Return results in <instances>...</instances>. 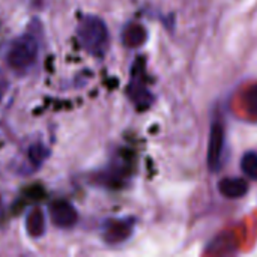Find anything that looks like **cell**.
Returning <instances> with one entry per match:
<instances>
[{
    "label": "cell",
    "instance_id": "cell-3",
    "mask_svg": "<svg viewBox=\"0 0 257 257\" xmlns=\"http://www.w3.org/2000/svg\"><path fill=\"white\" fill-rule=\"evenodd\" d=\"M224 145H226V134H224V125L220 120H214L209 133V142H208V169L211 172H218L223 166V154H224Z\"/></svg>",
    "mask_w": 257,
    "mask_h": 257
},
{
    "label": "cell",
    "instance_id": "cell-1",
    "mask_svg": "<svg viewBox=\"0 0 257 257\" xmlns=\"http://www.w3.org/2000/svg\"><path fill=\"white\" fill-rule=\"evenodd\" d=\"M78 41L86 53L93 57H102L108 48V29L102 18L96 15H84L78 23Z\"/></svg>",
    "mask_w": 257,
    "mask_h": 257
},
{
    "label": "cell",
    "instance_id": "cell-10",
    "mask_svg": "<svg viewBox=\"0 0 257 257\" xmlns=\"http://www.w3.org/2000/svg\"><path fill=\"white\" fill-rule=\"evenodd\" d=\"M27 158H29L32 169H38L44 163V160L47 158V148L41 143L30 146L27 151Z\"/></svg>",
    "mask_w": 257,
    "mask_h": 257
},
{
    "label": "cell",
    "instance_id": "cell-7",
    "mask_svg": "<svg viewBox=\"0 0 257 257\" xmlns=\"http://www.w3.org/2000/svg\"><path fill=\"white\" fill-rule=\"evenodd\" d=\"M26 232L32 238H41L45 232V217L41 208H33L26 215Z\"/></svg>",
    "mask_w": 257,
    "mask_h": 257
},
{
    "label": "cell",
    "instance_id": "cell-4",
    "mask_svg": "<svg viewBox=\"0 0 257 257\" xmlns=\"http://www.w3.org/2000/svg\"><path fill=\"white\" fill-rule=\"evenodd\" d=\"M134 229L133 218L107 220L102 226V238L107 244H120L126 241Z\"/></svg>",
    "mask_w": 257,
    "mask_h": 257
},
{
    "label": "cell",
    "instance_id": "cell-9",
    "mask_svg": "<svg viewBox=\"0 0 257 257\" xmlns=\"http://www.w3.org/2000/svg\"><path fill=\"white\" fill-rule=\"evenodd\" d=\"M241 170L247 178L257 181V152H247L242 157Z\"/></svg>",
    "mask_w": 257,
    "mask_h": 257
},
{
    "label": "cell",
    "instance_id": "cell-2",
    "mask_svg": "<svg viewBox=\"0 0 257 257\" xmlns=\"http://www.w3.org/2000/svg\"><path fill=\"white\" fill-rule=\"evenodd\" d=\"M39 44L36 36L30 33H24L12 41L6 53V62L11 69L15 72H27L33 68L38 60Z\"/></svg>",
    "mask_w": 257,
    "mask_h": 257
},
{
    "label": "cell",
    "instance_id": "cell-13",
    "mask_svg": "<svg viewBox=\"0 0 257 257\" xmlns=\"http://www.w3.org/2000/svg\"><path fill=\"white\" fill-rule=\"evenodd\" d=\"M2 215H3V202L0 199V220H2Z\"/></svg>",
    "mask_w": 257,
    "mask_h": 257
},
{
    "label": "cell",
    "instance_id": "cell-11",
    "mask_svg": "<svg viewBox=\"0 0 257 257\" xmlns=\"http://www.w3.org/2000/svg\"><path fill=\"white\" fill-rule=\"evenodd\" d=\"M247 108L250 113L253 114H257V87H251L247 93Z\"/></svg>",
    "mask_w": 257,
    "mask_h": 257
},
{
    "label": "cell",
    "instance_id": "cell-6",
    "mask_svg": "<svg viewBox=\"0 0 257 257\" xmlns=\"http://www.w3.org/2000/svg\"><path fill=\"white\" fill-rule=\"evenodd\" d=\"M218 190L227 199H239L247 194L248 185L242 178H224L220 181Z\"/></svg>",
    "mask_w": 257,
    "mask_h": 257
},
{
    "label": "cell",
    "instance_id": "cell-5",
    "mask_svg": "<svg viewBox=\"0 0 257 257\" xmlns=\"http://www.w3.org/2000/svg\"><path fill=\"white\" fill-rule=\"evenodd\" d=\"M48 212H50V220L56 227L71 229L77 224L78 214H77L75 208L71 203H68L66 200L53 202Z\"/></svg>",
    "mask_w": 257,
    "mask_h": 257
},
{
    "label": "cell",
    "instance_id": "cell-12",
    "mask_svg": "<svg viewBox=\"0 0 257 257\" xmlns=\"http://www.w3.org/2000/svg\"><path fill=\"white\" fill-rule=\"evenodd\" d=\"M5 92H6V87H5V84L0 83V104H2V99L5 96Z\"/></svg>",
    "mask_w": 257,
    "mask_h": 257
},
{
    "label": "cell",
    "instance_id": "cell-8",
    "mask_svg": "<svg viewBox=\"0 0 257 257\" xmlns=\"http://www.w3.org/2000/svg\"><path fill=\"white\" fill-rule=\"evenodd\" d=\"M145 41H146V30L143 26H140L137 23H131V24L125 26V29L122 32V42L126 47L136 48V47H140Z\"/></svg>",
    "mask_w": 257,
    "mask_h": 257
}]
</instances>
